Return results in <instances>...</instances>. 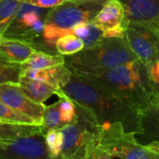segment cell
I'll use <instances>...</instances> for the list:
<instances>
[{
	"instance_id": "1",
	"label": "cell",
	"mask_w": 159,
	"mask_h": 159,
	"mask_svg": "<svg viewBox=\"0 0 159 159\" xmlns=\"http://www.w3.org/2000/svg\"><path fill=\"white\" fill-rule=\"evenodd\" d=\"M75 104L88 110L99 122H120L125 129L136 135L143 134L139 110L127 105L109 92L72 73L69 82L61 89Z\"/></svg>"
},
{
	"instance_id": "2",
	"label": "cell",
	"mask_w": 159,
	"mask_h": 159,
	"mask_svg": "<svg viewBox=\"0 0 159 159\" xmlns=\"http://www.w3.org/2000/svg\"><path fill=\"white\" fill-rule=\"evenodd\" d=\"M76 75L88 80L139 111L150 106L155 92L149 66L139 60L104 71Z\"/></svg>"
},
{
	"instance_id": "3",
	"label": "cell",
	"mask_w": 159,
	"mask_h": 159,
	"mask_svg": "<svg viewBox=\"0 0 159 159\" xmlns=\"http://www.w3.org/2000/svg\"><path fill=\"white\" fill-rule=\"evenodd\" d=\"M139 60L125 38H105L65 58V65L72 73L98 72Z\"/></svg>"
},
{
	"instance_id": "4",
	"label": "cell",
	"mask_w": 159,
	"mask_h": 159,
	"mask_svg": "<svg viewBox=\"0 0 159 159\" xmlns=\"http://www.w3.org/2000/svg\"><path fill=\"white\" fill-rule=\"evenodd\" d=\"M76 119L62 127L63 159H87L91 150L98 145L100 124L86 109L77 104Z\"/></svg>"
},
{
	"instance_id": "5",
	"label": "cell",
	"mask_w": 159,
	"mask_h": 159,
	"mask_svg": "<svg viewBox=\"0 0 159 159\" xmlns=\"http://www.w3.org/2000/svg\"><path fill=\"white\" fill-rule=\"evenodd\" d=\"M103 5L66 1L52 8L44 20L42 39L45 44L55 47V42L61 36L69 34L71 29L79 24L91 22Z\"/></svg>"
},
{
	"instance_id": "6",
	"label": "cell",
	"mask_w": 159,
	"mask_h": 159,
	"mask_svg": "<svg viewBox=\"0 0 159 159\" xmlns=\"http://www.w3.org/2000/svg\"><path fill=\"white\" fill-rule=\"evenodd\" d=\"M98 145L111 156L120 159H159V153L139 143L136 134L126 131L120 122L100 125Z\"/></svg>"
},
{
	"instance_id": "7",
	"label": "cell",
	"mask_w": 159,
	"mask_h": 159,
	"mask_svg": "<svg viewBox=\"0 0 159 159\" xmlns=\"http://www.w3.org/2000/svg\"><path fill=\"white\" fill-rule=\"evenodd\" d=\"M130 49L138 59L150 66L159 60V32L138 24H126L125 31Z\"/></svg>"
},
{
	"instance_id": "8",
	"label": "cell",
	"mask_w": 159,
	"mask_h": 159,
	"mask_svg": "<svg viewBox=\"0 0 159 159\" xmlns=\"http://www.w3.org/2000/svg\"><path fill=\"white\" fill-rule=\"evenodd\" d=\"M40 9L25 2L19 9L3 37L10 39H33L41 36L46 14Z\"/></svg>"
},
{
	"instance_id": "9",
	"label": "cell",
	"mask_w": 159,
	"mask_h": 159,
	"mask_svg": "<svg viewBox=\"0 0 159 159\" xmlns=\"http://www.w3.org/2000/svg\"><path fill=\"white\" fill-rule=\"evenodd\" d=\"M0 159H52L42 134L0 141Z\"/></svg>"
},
{
	"instance_id": "10",
	"label": "cell",
	"mask_w": 159,
	"mask_h": 159,
	"mask_svg": "<svg viewBox=\"0 0 159 159\" xmlns=\"http://www.w3.org/2000/svg\"><path fill=\"white\" fill-rule=\"evenodd\" d=\"M104 35V38H125L126 22L125 11L119 0H109L92 19Z\"/></svg>"
},
{
	"instance_id": "11",
	"label": "cell",
	"mask_w": 159,
	"mask_h": 159,
	"mask_svg": "<svg viewBox=\"0 0 159 159\" xmlns=\"http://www.w3.org/2000/svg\"><path fill=\"white\" fill-rule=\"evenodd\" d=\"M0 101L29 116L37 125H41L45 105L31 100L20 89L18 84H0Z\"/></svg>"
},
{
	"instance_id": "12",
	"label": "cell",
	"mask_w": 159,
	"mask_h": 159,
	"mask_svg": "<svg viewBox=\"0 0 159 159\" xmlns=\"http://www.w3.org/2000/svg\"><path fill=\"white\" fill-rule=\"evenodd\" d=\"M126 24H138L159 32V0H119Z\"/></svg>"
},
{
	"instance_id": "13",
	"label": "cell",
	"mask_w": 159,
	"mask_h": 159,
	"mask_svg": "<svg viewBox=\"0 0 159 159\" xmlns=\"http://www.w3.org/2000/svg\"><path fill=\"white\" fill-rule=\"evenodd\" d=\"M22 75L46 83L61 90L69 82L72 72L65 64H61L48 68L25 69L22 71Z\"/></svg>"
},
{
	"instance_id": "14",
	"label": "cell",
	"mask_w": 159,
	"mask_h": 159,
	"mask_svg": "<svg viewBox=\"0 0 159 159\" xmlns=\"http://www.w3.org/2000/svg\"><path fill=\"white\" fill-rule=\"evenodd\" d=\"M18 86L31 100L40 104H43L52 96L57 95L60 97L63 93L62 90H59L46 83L28 78L25 75L21 76Z\"/></svg>"
},
{
	"instance_id": "15",
	"label": "cell",
	"mask_w": 159,
	"mask_h": 159,
	"mask_svg": "<svg viewBox=\"0 0 159 159\" xmlns=\"http://www.w3.org/2000/svg\"><path fill=\"white\" fill-rule=\"evenodd\" d=\"M35 51L31 43L27 41L6 37L0 38V54L9 61L22 65Z\"/></svg>"
},
{
	"instance_id": "16",
	"label": "cell",
	"mask_w": 159,
	"mask_h": 159,
	"mask_svg": "<svg viewBox=\"0 0 159 159\" xmlns=\"http://www.w3.org/2000/svg\"><path fill=\"white\" fill-rule=\"evenodd\" d=\"M42 134L41 125H17L0 121V141L13 140L22 137Z\"/></svg>"
},
{
	"instance_id": "17",
	"label": "cell",
	"mask_w": 159,
	"mask_h": 159,
	"mask_svg": "<svg viewBox=\"0 0 159 159\" xmlns=\"http://www.w3.org/2000/svg\"><path fill=\"white\" fill-rule=\"evenodd\" d=\"M61 64H65V57L63 55H52L43 52L35 51L29 58L22 64V71L25 69L48 68Z\"/></svg>"
},
{
	"instance_id": "18",
	"label": "cell",
	"mask_w": 159,
	"mask_h": 159,
	"mask_svg": "<svg viewBox=\"0 0 159 159\" xmlns=\"http://www.w3.org/2000/svg\"><path fill=\"white\" fill-rule=\"evenodd\" d=\"M69 34H73L81 39L84 44V48L93 46L105 39L103 32L91 22L77 25L71 29Z\"/></svg>"
},
{
	"instance_id": "19",
	"label": "cell",
	"mask_w": 159,
	"mask_h": 159,
	"mask_svg": "<svg viewBox=\"0 0 159 159\" xmlns=\"http://www.w3.org/2000/svg\"><path fill=\"white\" fill-rule=\"evenodd\" d=\"M26 0H0V38L14 20L19 9Z\"/></svg>"
},
{
	"instance_id": "20",
	"label": "cell",
	"mask_w": 159,
	"mask_h": 159,
	"mask_svg": "<svg viewBox=\"0 0 159 159\" xmlns=\"http://www.w3.org/2000/svg\"><path fill=\"white\" fill-rule=\"evenodd\" d=\"M22 76V65L9 61L0 54V84H18Z\"/></svg>"
},
{
	"instance_id": "21",
	"label": "cell",
	"mask_w": 159,
	"mask_h": 159,
	"mask_svg": "<svg viewBox=\"0 0 159 159\" xmlns=\"http://www.w3.org/2000/svg\"><path fill=\"white\" fill-rule=\"evenodd\" d=\"M55 48L61 55H73L84 49V44L81 39L73 34L61 36L55 42Z\"/></svg>"
},
{
	"instance_id": "22",
	"label": "cell",
	"mask_w": 159,
	"mask_h": 159,
	"mask_svg": "<svg viewBox=\"0 0 159 159\" xmlns=\"http://www.w3.org/2000/svg\"><path fill=\"white\" fill-rule=\"evenodd\" d=\"M64 127V125L61 121L60 116V99L50 105L45 106L42 123H41V129L42 135L45 131L49 129H61Z\"/></svg>"
},
{
	"instance_id": "23",
	"label": "cell",
	"mask_w": 159,
	"mask_h": 159,
	"mask_svg": "<svg viewBox=\"0 0 159 159\" xmlns=\"http://www.w3.org/2000/svg\"><path fill=\"white\" fill-rule=\"evenodd\" d=\"M0 121L17 125H37L29 116L11 108L1 101H0Z\"/></svg>"
},
{
	"instance_id": "24",
	"label": "cell",
	"mask_w": 159,
	"mask_h": 159,
	"mask_svg": "<svg viewBox=\"0 0 159 159\" xmlns=\"http://www.w3.org/2000/svg\"><path fill=\"white\" fill-rule=\"evenodd\" d=\"M44 142L51 158H56L61 154L63 145V134L60 129H49L43 133Z\"/></svg>"
},
{
	"instance_id": "25",
	"label": "cell",
	"mask_w": 159,
	"mask_h": 159,
	"mask_svg": "<svg viewBox=\"0 0 159 159\" xmlns=\"http://www.w3.org/2000/svg\"><path fill=\"white\" fill-rule=\"evenodd\" d=\"M60 99V116L61 121L65 125L72 123L77 117V109L75 103L68 98L64 93L59 97Z\"/></svg>"
},
{
	"instance_id": "26",
	"label": "cell",
	"mask_w": 159,
	"mask_h": 159,
	"mask_svg": "<svg viewBox=\"0 0 159 159\" xmlns=\"http://www.w3.org/2000/svg\"><path fill=\"white\" fill-rule=\"evenodd\" d=\"M67 0H26V3L40 8V9H52L63 4Z\"/></svg>"
},
{
	"instance_id": "27",
	"label": "cell",
	"mask_w": 159,
	"mask_h": 159,
	"mask_svg": "<svg viewBox=\"0 0 159 159\" xmlns=\"http://www.w3.org/2000/svg\"><path fill=\"white\" fill-rule=\"evenodd\" d=\"M87 159H113V157L111 156L107 152L99 148L98 145H97L91 150L87 156Z\"/></svg>"
},
{
	"instance_id": "28",
	"label": "cell",
	"mask_w": 159,
	"mask_h": 159,
	"mask_svg": "<svg viewBox=\"0 0 159 159\" xmlns=\"http://www.w3.org/2000/svg\"><path fill=\"white\" fill-rule=\"evenodd\" d=\"M150 76L153 84L159 83V60L155 61L149 66Z\"/></svg>"
},
{
	"instance_id": "29",
	"label": "cell",
	"mask_w": 159,
	"mask_h": 159,
	"mask_svg": "<svg viewBox=\"0 0 159 159\" xmlns=\"http://www.w3.org/2000/svg\"><path fill=\"white\" fill-rule=\"evenodd\" d=\"M67 1L76 2V3H101L105 4L109 0H67Z\"/></svg>"
},
{
	"instance_id": "30",
	"label": "cell",
	"mask_w": 159,
	"mask_h": 159,
	"mask_svg": "<svg viewBox=\"0 0 159 159\" xmlns=\"http://www.w3.org/2000/svg\"><path fill=\"white\" fill-rule=\"evenodd\" d=\"M146 146H147L148 149H150L151 151L159 153V140H152V142H150V143L147 144Z\"/></svg>"
},
{
	"instance_id": "31",
	"label": "cell",
	"mask_w": 159,
	"mask_h": 159,
	"mask_svg": "<svg viewBox=\"0 0 159 159\" xmlns=\"http://www.w3.org/2000/svg\"><path fill=\"white\" fill-rule=\"evenodd\" d=\"M153 87H154L155 93L159 96V83L158 84H153Z\"/></svg>"
},
{
	"instance_id": "32",
	"label": "cell",
	"mask_w": 159,
	"mask_h": 159,
	"mask_svg": "<svg viewBox=\"0 0 159 159\" xmlns=\"http://www.w3.org/2000/svg\"><path fill=\"white\" fill-rule=\"evenodd\" d=\"M52 159H63V158L61 157V155H59L58 157H56V158H52Z\"/></svg>"
}]
</instances>
